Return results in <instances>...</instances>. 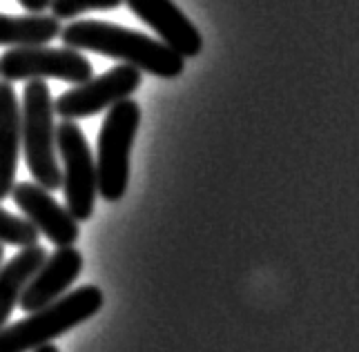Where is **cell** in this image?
Returning a JSON list of instances; mask_svg holds the SVG:
<instances>
[{
    "mask_svg": "<svg viewBox=\"0 0 359 352\" xmlns=\"http://www.w3.org/2000/svg\"><path fill=\"white\" fill-rule=\"evenodd\" d=\"M11 198L25 219L34 223V228L45 234L56 248H67L79 241V221L43 185L29 181L16 183L11 190Z\"/></svg>",
    "mask_w": 359,
    "mask_h": 352,
    "instance_id": "cell-8",
    "label": "cell"
},
{
    "mask_svg": "<svg viewBox=\"0 0 359 352\" xmlns=\"http://www.w3.org/2000/svg\"><path fill=\"white\" fill-rule=\"evenodd\" d=\"M141 125V105L132 98L121 100L107 109L103 128L98 132L96 176L98 194L109 203H116L128 192L130 156L136 132Z\"/></svg>",
    "mask_w": 359,
    "mask_h": 352,
    "instance_id": "cell-4",
    "label": "cell"
},
{
    "mask_svg": "<svg viewBox=\"0 0 359 352\" xmlns=\"http://www.w3.org/2000/svg\"><path fill=\"white\" fill-rule=\"evenodd\" d=\"M101 308V287L83 285L56 299L54 304L32 312L27 319L0 330V352H32L45 344H52L67 330L92 319Z\"/></svg>",
    "mask_w": 359,
    "mask_h": 352,
    "instance_id": "cell-2",
    "label": "cell"
},
{
    "mask_svg": "<svg viewBox=\"0 0 359 352\" xmlns=\"http://www.w3.org/2000/svg\"><path fill=\"white\" fill-rule=\"evenodd\" d=\"M39 236L41 232L34 228V223L0 208V243L3 245L29 248L39 243Z\"/></svg>",
    "mask_w": 359,
    "mask_h": 352,
    "instance_id": "cell-14",
    "label": "cell"
},
{
    "mask_svg": "<svg viewBox=\"0 0 359 352\" xmlns=\"http://www.w3.org/2000/svg\"><path fill=\"white\" fill-rule=\"evenodd\" d=\"M83 270V255L74 245L58 248L52 257H47L43 266L25 285L20 295V308L25 312H36L56 299L63 297Z\"/></svg>",
    "mask_w": 359,
    "mask_h": 352,
    "instance_id": "cell-10",
    "label": "cell"
},
{
    "mask_svg": "<svg viewBox=\"0 0 359 352\" xmlns=\"http://www.w3.org/2000/svg\"><path fill=\"white\" fill-rule=\"evenodd\" d=\"M32 352H60L54 344H45V346H41V348H36V350H32Z\"/></svg>",
    "mask_w": 359,
    "mask_h": 352,
    "instance_id": "cell-17",
    "label": "cell"
},
{
    "mask_svg": "<svg viewBox=\"0 0 359 352\" xmlns=\"http://www.w3.org/2000/svg\"><path fill=\"white\" fill-rule=\"evenodd\" d=\"M136 18H141L158 41L183 58L196 56L203 49V39L194 22L172 0H123Z\"/></svg>",
    "mask_w": 359,
    "mask_h": 352,
    "instance_id": "cell-9",
    "label": "cell"
},
{
    "mask_svg": "<svg viewBox=\"0 0 359 352\" xmlns=\"http://www.w3.org/2000/svg\"><path fill=\"white\" fill-rule=\"evenodd\" d=\"M0 76L7 83L56 79L72 85H83L94 76V65L83 52L72 47H11V52L0 56Z\"/></svg>",
    "mask_w": 359,
    "mask_h": 352,
    "instance_id": "cell-6",
    "label": "cell"
},
{
    "mask_svg": "<svg viewBox=\"0 0 359 352\" xmlns=\"http://www.w3.org/2000/svg\"><path fill=\"white\" fill-rule=\"evenodd\" d=\"M60 32H63V25L54 16L0 14V45H5V47L47 45L54 39H60Z\"/></svg>",
    "mask_w": 359,
    "mask_h": 352,
    "instance_id": "cell-13",
    "label": "cell"
},
{
    "mask_svg": "<svg viewBox=\"0 0 359 352\" xmlns=\"http://www.w3.org/2000/svg\"><path fill=\"white\" fill-rule=\"evenodd\" d=\"M47 259V250L43 245H29L20 248V252L9 259L5 266H0V330L5 328L9 314L14 312L16 304L20 301V295L25 285L36 274Z\"/></svg>",
    "mask_w": 359,
    "mask_h": 352,
    "instance_id": "cell-12",
    "label": "cell"
},
{
    "mask_svg": "<svg viewBox=\"0 0 359 352\" xmlns=\"http://www.w3.org/2000/svg\"><path fill=\"white\" fill-rule=\"evenodd\" d=\"M20 147L34 181L54 192L63 185V172L56 152L54 100L43 79H32L25 85L20 105Z\"/></svg>",
    "mask_w": 359,
    "mask_h": 352,
    "instance_id": "cell-3",
    "label": "cell"
},
{
    "mask_svg": "<svg viewBox=\"0 0 359 352\" xmlns=\"http://www.w3.org/2000/svg\"><path fill=\"white\" fill-rule=\"evenodd\" d=\"M18 3L29 11V14H43L45 9H49L52 0H18Z\"/></svg>",
    "mask_w": 359,
    "mask_h": 352,
    "instance_id": "cell-16",
    "label": "cell"
},
{
    "mask_svg": "<svg viewBox=\"0 0 359 352\" xmlns=\"http://www.w3.org/2000/svg\"><path fill=\"white\" fill-rule=\"evenodd\" d=\"M20 156V105L11 83H0V201L11 196Z\"/></svg>",
    "mask_w": 359,
    "mask_h": 352,
    "instance_id": "cell-11",
    "label": "cell"
},
{
    "mask_svg": "<svg viewBox=\"0 0 359 352\" xmlns=\"http://www.w3.org/2000/svg\"><path fill=\"white\" fill-rule=\"evenodd\" d=\"M56 152L63 158V192L67 212L81 221H88L94 215V203L98 194L96 158L88 145L83 130L74 121H63L56 125Z\"/></svg>",
    "mask_w": 359,
    "mask_h": 352,
    "instance_id": "cell-5",
    "label": "cell"
},
{
    "mask_svg": "<svg viewBox=\"0 0 359 352\" xmlns=\"http://www.w3.org/2000/svg\"><path fill=\"white\" fill-rule=\"evenodd\" d=\"M141 74V69L123 62V65L112 67L101 76H92L88 83L76 85L69 92L60 94L54 103V114H58L63 121H76L109 109L139 90L143 83Z\"/></svg>",
    "mask_w": 359,
    "mask_h": 352,
    "instance_id": "cell-7",
    "label": "cell"
},
{
    "mask_svg": "<svg viewBox=\"0 0 359 352\" xmlns=\"http://www.w3.org/2000/svg\"><path fill=\"white\" fill-rule=\"evenodd\" d=\"M3 259H5V248H3V243H0V263H3Z\"/></svg>",
    "mask_w": 359,
    "mask_h": 352,
    "instance_id": "cell-18",
    "label": "cell"
},
{
    "mask_svg": "<svg viewBox=\"0 0 359 352\" xmlns=\"http://www.w3.org/2000/svg\"><path fill=\"white\" fill-rule=\"evenodd\" d=\"M60 39L65 47L116 58L158 79H177L185 69V58L165 43L114 22L74 20L63 27Z\"/></svg>",
    "mask_w": 359,
    "mask_h": 352,
    "instance_id": "cell-1",
    "label": "cell"
},
{
    "mask_svg": "<svg viewBox=\"0 0 359 352\" xmlns=\"http://www.w3.org/2000/svg\"><path fill=\"white\" fill-rule=\"evenodd\" d=\"M123 5V0H52L49 9L58 20H72L88 11H107Z\"/></svg>",
    "mask_w": 359,
    "mask_h": 352,
    "instance_id": "cell-15",
    "label": "cell"
}]
</instances>
